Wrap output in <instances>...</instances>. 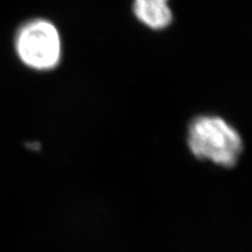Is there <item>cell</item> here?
Here are the masks:
<instances>
[{"instance_id":"1","label":"cell","mask_w":252,"mask_h":252,"mask_svg":"<svg viewBox=\"0 0 252 252\" xmlns=\"http://www.w3.org/2000/svg\"><path fill=\"white\" fill-rule=\"evenodd\" d=\"M186 140L195 159L227 169L238 165L244 152L240 132L224 118L216 115H200L191 119Z\"/></svg>"},{"instance_id":"2","label":"cell","mask_w":252,"mask_h":252,"mask_svg":"<svg viewBox=\"0 0 252 252\" xmlns=\"http://www.w3.org/2000/svg\"><path fill=\"white\" fill-rule=\"evenodd\" d=\"M16 52L23 64L39 72L52 70L62 58V40L57 27L43 18L26 22L17 32Z\"/></svg>"},{"instance_id":"3","label":"cell","mask_w":252,"mask_h":252,"mask_svg":"<svg viewBox=\"0 0 252 252\" xmlns=\"http://www.w3.org/2000/svg\"><path fill=\"white\" fill-rule=\"evenodd\" d=\"M132 13L138 21L153 31L167 29L173 21L169 0H132Z\"/></svg>"}]
</instances>
